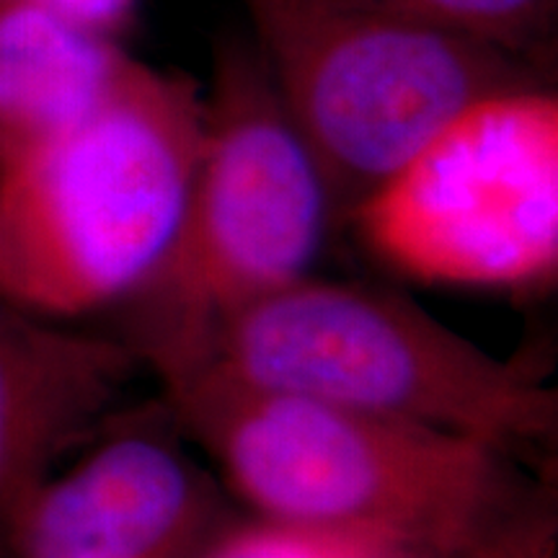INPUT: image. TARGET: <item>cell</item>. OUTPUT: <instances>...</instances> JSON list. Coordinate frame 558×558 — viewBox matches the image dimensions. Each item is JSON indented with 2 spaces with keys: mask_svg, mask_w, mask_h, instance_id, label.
<instances>
[{
  "mask_svg": "<svg viewBox=\"0 0 558 558\" xmlns=\"http://www.w3.org/2000/svg\"><path fill=\"white\" fill-rule=\"evenodd\" d=\"M199 365L243 386L456 432L505 452L554 435L558 416L556 390L533 369L373 284L298 279L233 313Z\"/></svg>",
  "mask_w": 558,
  "mask_h": 558,
  "instance_id": "4",
  "label": "cell"
},
{
  "mask_svg": "<svg viewBox=\"0 0 558 558\" xmlns=\"http://www.w3.org/2000/svg\"><path fill=\"white\" fill-rule=\"evenodd\" d=\"M130 60L29 0H0V166L81 120Z\"/></svg>",
  "mask_w": 558,
  "mask_h": 558,
  "instance_id": "9",
  "label": "cell"
},
{
  "mask_svg": "<svg viewBox=\"0 0 558 558\" xmlns=\"http://www.w3.org/2000/svg\"><path fill=\"white\" fill-rule=\"evenodd\" d=\"M215 501V481L177 439L128 429L41 481L9 533L19 558H177Z\"/></svg>",
  "mask_w": 558,
  "mask_h": 558,
  "instance_id": "7",
  "label": "cell"
},
{
  "mask_svg": "<svg viewBox=\"0 0 558 558\" xmlns=\"http://www.w3.org/2000/svg\"><path fill=\"white\" fill-rule=\"evenodd\" d=\"M256 52L347 213L452 117L535 86L525 58L380 0H243Z\"/></svg>",
  "mask_w": 558,
  "mask_h": 558,
  "instance_id": "5",
  "label": "cell"
},
{
  "mask_svg": "<svg viewBox=\"0 0 558 558\" xmlns=\"http://www.w3.org/2000/svg\"><path fill=\"white\" fill-rule=\"evenodd\" d=\"M171 416L267 522L448 558L514 512L522 484L481 439L271 393L197 365L163 380Z\"/></svg>",
  "mask_w": 558,
  "mask_h": 558,
  "instance_id": "1",
  "label": "cell"
},
{
  "mask_svg": "<svg viewBox=\"0 0 558 558\" xmlns=\"http://www.w3.org/2000/svg\"><path fill=\"white\" fill-rule=\"evenodd\" d=\"M205 90L132 58L81 120L0 166V295L34 313L130 300L169 254Z\"/></svg>",
  "mask_w": 558,
  "mask_h": 558,
  "instance_id": "2",
  "label": "cell"
},
{
  "mask_svg": "<svg viewBox=\"0 0 558 558\" xmlns=\"http://www.w3.org/2000/svg\"><path fill=\"white\" fill-rule=\"evenodd\" d=\"M137 365L124 341L58 329L0 295V533L122 399Z\"/></svg>",
  "mask_w": 558,
  "mask_h": 558,
  "instance_id": "8",
  "label": "cell"
},
{
  "mask_svg": "<svg viewBox=\"0 0 558 558\" xmlns=\"http://www.w3.org/2000/svg\"><path fill=\"white\" fill-rule=\"evenodd\" d=\"M209 558H429L401 543L357 533H331L264 522L235 535Z\"/></svg>",
  "mask_w": 558,
  "mask_h": 558,
  "instance_id": "11",
  "label": "cell"
},
{
  "mask_svg": "<svg viewBox=\"0 0 558 558\" xmlns=\"http://www.w3.org/2000/svg\"><path fill=\"white\" fill-rule=\"evenodd\" d=\"M68 24L117 41L137 16L140 0H29Z\"/></svg>",
  "mask_w": 558,
  "mask_h": 558,
  "instance_id": "12",
  "label": "cell"
},
{
  "mask_svg": "<svg viewBox=\"0 0 558 558\" xmlns=\"http://www.w3.org/2000/svg\"><path fill=\"white\" fill-rule=\"evenodd\" d=\"M333 213L329 181L256 47L230 41L205 90V132L177 239L130 298L124 344L160 380L199 365L233 313L308 277Z\"/></svg>",
  "mask_w": 558,
  "mask_h": 558,
  "instance_id": "3",
  "label": "cell"
},
{
  "mask_svg": "<svg viewBox=\"0 0 558 558\" xmlns=\"http://www.w3.org/2000/svg\"><path fill=\"white\" fill-rule=\"evenodd\" d=\"M442 29L527 58L554 24L556 0H380Z\"/></svg>",
  "mask_w": 558,
  "mask_h": 558,
  "instance_id": "10",
  "label": "cell"
},
{
  "mask_svg": "<svg viewBox=\"0 0 558 558\" xmlns=\"http://www.w3.org/2000/svg\"><path fill=\"white\" fill-rule=\"evenodd\" d=\"M365 246L411 279L530 288L558 271V99L486 96L352 209Z\"/></svg>",
  "mask_w": 558,
  "mask_h": 558,
  "instance_id": "6",
  "label": "cell"
}]
</instances>
